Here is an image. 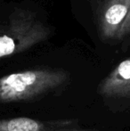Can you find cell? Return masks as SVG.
<instances>
[{
	"instance_id": "2",
	"label": "cell",
	"mask_w": 130,
	"mask_h": 131,
	"mask_svg": "<svg viewBox=\"0 0 130 131\" xmlns=\"http://www.w3.org/2000/svg\"><path fill=\"white\" fill-rule=\"evenodd\" d=\"M50 29L34 13L17 9L0 23V59L21 53L47 39Z\"/></svg>"
},
{
	"instance_id": "3",
	"label": "cell",
	"mask_w": 130,
	"mask_h": 131,
	"mask_svg": "<svg viewBox=\"0 0 130 131\" xmlns=\"http://www.w3.org/2000/svg\"><path fill=\"white\" fill-rule=\"evenodd\" d=\"M96 94L115 124L130 128V55L101 79Z\"/></svg>"
},
{
	"instance_id": "4",
	"label": "cell",
	"mask_w": 130,
	"mask_h": 131,
	"mask_svg": "<svg viewBox=\"0 0 130 131\" xmlns=\"http://www.w3.org/2000/svg\"><path fill=\"white\" fill-rule=\"evenodd\" d=\"M130 8V0H104L99 14V30L102 39H115Z\"/></svg>"
},
{
	"instance_id": "1",
	"label": "cell",
	"mask_w": 130,
	"mask_h": 131,
	"mask_svg": "<svg viewBox=\"0 0 130 131\" xmlns=\"http://www.w3.org/2000/svg\"><path fill=\"white\" fill-rule=\"evenodd\" d=\"M67 80V72L58 69L45 68L11 73L0 79V103L31 100L56 89Z\"/></svg>"
},
{
	"instance_id": "5",
	"label": "cell",
	"mask_w": 130,
	"mask_h": 131,
	"mask_svg": "<svg viewBox=\"0 0 130 131\" xmlns=\"http://www.w3.org/2000/svg\"><path fill=\"white\" fill-rule=\"evenodd\" d=\"M129 34H130V8L128 11V14H127V17H126L122 26L120 27V30H119L115 39L118 40V41H121L122 39H124V38L127 36H128Z\"/></svg>"
},
{
	"instance_id": "6",
	"label": "cell",
	"mask_w": 130,
	"mask_h": 131,
	"mask_svg": "<svg viewBox=\"0 0 130 131\" xmlns=\"http://www.w3.org/2000/svg\"><path fill=\"white\" fill-rule=\"evenodd\" d=\"M130 47V38L128 39V41L126 43V45H125V47H124V48H125V50H127Z\"/></svg>"
}]
</instances>
